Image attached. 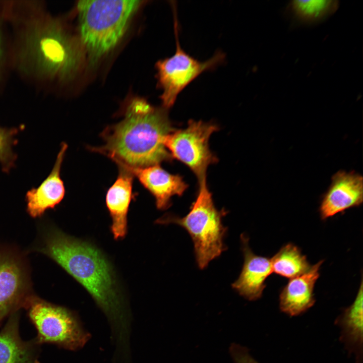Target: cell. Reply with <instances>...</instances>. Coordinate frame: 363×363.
Returning a JSON list of instances; mask_svg holds the SVG:
<instances>
[{
    "label": "cell",
    "mask_w": 363,
    "mask_h": 363,
    "mask_svg": "<svg viewBox=\"0 0 363 363\" xmlns=\"http://www.w3.org/2000/svg\"><path fill=\"white\" fill-rule=\"evenodd\" d=\"M12 11L11 19L21 23L15 50L19 70L42 83L73 79L86 58L79 37L59 19L42 11Z\"/></svg>",
    "instance_id": "1"
},
{
    "label": "cell",
    "mask_w": 363,
    "mask_h": 363,
    "mask_svg": "<svg viewBox=\"0 0 363 363\" xmlns=\"http://www.w3.org/2000/svg\"><path fill=\"white\" fill-rule=\"evenodd\" d=\"M42 252L79 282L110 324L116 349L130 347L131 315L109 264L95 247L59 231H52Z\"/></svg>",
    "instance_id": "2"
},
{
    "label": "cell",
    "mask_w": 363,
    "mask_h": 363,
    "mask_svg": "<svg viewBox=\"0 0 363 363\" xmlns=\"http://www.w3.org/2000/svg\"><path fill=\"white\" fill-rule=\"evenodd\" d=\"M168 111L135 98L126 106L122 120L101 133L105 144L90 149L103 154L118 166L141 168L170 161L172 158L164 142L175 129Z\"/></svg>",
    "instance_id": "3"
},
{
    "label": "cell",
    "mask_w": 363,
    "mask_h": 363,
    "mask_svg": "<svg viewBox=\"0 0 363 363\" xmlns=\"http://www.w3.org/2000/svg\"><path fill=\"white\" fill-rule=\"evenodd\" d=\"M142 2L135 0L78 2L79 38L90 66L96 65L116 46Z\"/></svg>",
    "instance_id": "4"
},
{
    "label": "cell",
    "mask_w": 363,
    "mask_h": 363,
    "mask_svg": "<svg viewBox=\"0 0 363 363\" xmlns=\"http://www.w3.org/2000/svg\"><path fill=\"white\" fill-rule=\"evenodd\" d=\"M199 184L197 197L185 216L168 214L157 220L156 222L175 224L187 231L194 244L197 265L203 270L227 250L224 238L227 227L223 224L222 219L227 212L216 208L206 178L199 182Z\"/></svg>",
    "instance_id": "5"
},
{
    "label": "cell",
    "mask_w": 363,
    "mask_h": 363,
    "mask_svg": "<svg viewBox=\"0 0 363 363\" xmlns=\"http://www.w3.org/2000/svg\"><path fill=\"white\" fill-rule=\"evenodd\" d=\"M29 302L28 315L38 333L35 343H52L76 351L90 339V335L72 311L38 299Z\"/></svg>",
    "instance_id": "6"
},
{
    "label": "cell",
    "mask_w": 363,
    "mask_h": 363,
    "mask_svg": "<svg viewBox=\"0 0 363 363\" xmlns=\"http://www.w3.org/2000/svg\"><path fill=\"white\" fill-rule=\"evenodd\" d=\"M176 50L173 55L158 60L156 64L158 85L162 90L160 98L162 106L169 109L178 95L191 82L203 72L221 65L225 55L218 51L210 58L200 62L188 54L180 46L178 25L174 18Z\"/></svg>",
    "instance_id": "7"
},
{
    "label": "cell",
    "mask_w": 363,
    "mask_h": 363,
    "mask_svg": "<svg viewBox=\"0 0 363 363\" xmlns=\"http://www.w3.org/2000/svg\"><path fill=\"white\" fill-rule=\"evenodd\" d=\"M218 130L215 124L190 120L185 129L168 135L164 145L172 158L188 166L199 182L206 178L208 166L218 161L209 145L211 135Z\"/></svg>",
    "instance_id": "8"
},
{
    "label": "cell",
    "mask_w": 363,
    "mask_h": 363,
    "mask_svg": "<svg viewBox=\"0 0 363 363\" xmlns=\"http://www.w3.org/2000/svg\"><path fill=\"white\" fill-rule=\"evenodd\" d=\"M363 201V177L354 171L340 170L333 175L319 207L323 220L358 207Z\"/></svg>",
    "instance_id": "9"
},
{
    "label": "cell",
    "mask_w": 363,
    "mask_h": 363,
    "mask_svg": "<svg viewBox=\"0 0 363 363\" xmlns=\"http://www.w3.org/2000/svg\"><path fill=\"white\" fill-rule=\"evenodd\" d=\"M240 240L244 262L239 275L231 287L246 299L254 301L262 297L266 280L273 273L271 259L254 253L245 234L240 235Z\"/></svg>",
    "instance_id": "10"
},
{
    "label": "cell",
    "mask_w": 363,
    "mask_h": 363,
    "mask_svg": "<svg viewBox=\"0 0 363 363\" xmlns=\"http://www.w3.org/2000/svg\"><path fill=\"white\" fill-rule=\"evenodd\" d=\"M130 171L154 197L159 210H166L171 205V198L181 196L188 185L178 174H172L159 165L145 167L132 168L118 166Z\"/></svg>",
    "instance_id": "11"
},
{
    "label": "cell",
    "mask_w": 363,
    "mask_h": 363,
    "mask_svg": "<svg viewBox=\"0 0 363 363\" xmlns=\"http://www.w3.org/2000/svg\"><path fill=\"white\" fill-rule=\"evenodd\" d=\"M323 262V260L319 261L306 273L289 279L279 296V308L282 312L290 317L297 316L314 305L315 286L320 277Z\"/></svg>",
    "instance_id": "12"
},
{
    "label": "cell",
    "mask_w": 363,
    "mask_h": 363,
    "mask_svg": "<svg viewBox=\"0 0 363 363\" xmlns=\"http://www.w3.org/2000/svg\"><path fill=\"white\" fill-rule=\"evenodd\" d=\"M67 148L66 143H62L49 175L38 187L27 192L26 195L27 210L31 217L41 216L47 209L53 208L64 198L65 188L60 173Z\"/></svg>",
    "instance_id": "13"
},
{
    "label": "cell",
    "mask_w": 363,
    "mask_h": 363,
    "mask_svg": "<svg viewBox=\"0 0 363 363\" xmlns=\"http://www.w3.org/2000/svg\"><path fill=\"white\" fill-rule=\"evenodd\" d=\"M119 173L108 190L106 204L112 219L111 231L115 239L123 238L127 232V214L133 197L134 176L128 170L118 167Z\"/></svg>",
    "instance_id": "14"
},
{
    "label": "cell",
    "mask_w": 363,
    "mask_h": 363,
    "mask_svg": "<svg viewBox=\"0 0 363 363\" xmlns=\"http://www.w3.org/2000/svg\"><path fill=\"white\" fill-rule=\"evenodd\" d=\"M25 282L19 262L0 254V320L24 302Z\"/></svg>",
    "instance_id": "15"
},
{
    "label": "cell",
    "mask_w": 363,
    "mask_h": 363,
    "mask_svg": "<svg viewBox=\"0 0 363 363\" xmlns=\"http://www.w3.org/2000/svg\"><path fill=\"white\" fill-rule=\"evenodd\" d=\"M362 280L352 304L345 308L334 323L341 329L339 340L356 363L362 362Z\"/></svg>",
    "instance_id": "16"
},
{
    "label": "cell",
    "mask_w": 363,
    "mask_h": 363,
    "mask_svg": "<svg viewBox=\"0 0 363 363\" xmlns=\"http://www.w3.org/2000/svg\"><path fill=\"white\" fill-rule=\"evenodd\" d=\"M0 363H40L33 344L21 338L16 315L0 331Z\"/></svg>",
    "instance_id": "17"
},
{
    "label": "cell",
    "mask_w": 363,
    "mask_h": 363,
    "mask_svg": "<svg viewBox=\"0 0 363 363\" xmlns=\"http://www.w3.org/2000/svg\"><path fill=\"white\" fill-rule=\"evenodd\" d=\"M270 259L272 272L289 279L306 273L312 266L299 248L290 243L283 245Z\"/></svg>",
    "instance_id": "18"
},
{
    "label": "cell",
    "mask_w": 363,
    "mask_h": 363,
    "mask_svg": "<svg viewBox=\"0 0 363 363\" xmlns=\"http://www.w3.org/2000/svg\"><path fill=\"white\" fill-rule=\"evenodd\" d=\"M289 8L300 20L312 23L333 14L338 9L339 2L335 0L292 1Z\"/></svg>",
    "instance_id": "19"
},
{
    "label": "cell",
    "mask_w": 363,
    "mask_h": 363,
    "mask_svg": "<svg viewBox=\"0 0 363 363\" xmlns=\"http://www.w3.org/2000/svg\"><path fill=\"white\" fill-rule=\"evenodd\" d=\"M17 128H5L0 126V163L3 170L8 172L14 165L16 155L13 150L16 144Z\"/></svg>",
    "instance_id": "20"
},
{
    "label": "cell",
    "mask_w": 363,
    "mask_h": 363,
    "mask_svg": "<svg viewBox=\"0 0 363 363\" xmlns=\"http://www.w3.org/2000/svg\"><path fill=\"white\" fill-rule=\"evenodd\" d=\"M229 353L235 363H259L251 355L247 347L239 344L231 343Z\"/></svg>",
    "instance_id": "21"
},
{
    "label": "cell",
    "mask_w": 363,
    "mask_h": 363,
    "mask_svg": "<svg viewBox=\"0 0 363 363\" xmlns=\"http://www.w3.org/2000/svg\"><path fill=\"white\" fill-rule=\"evenodd\" d=\"M5 56V49L4 44V37L0 25V73L4 63Z\"/></svg>",
    "instance_id": "22"
},
{
    "label": "cell",
    "mask_w": 363,
    "mask_h": 363,
    "mask_svg": "<svg viewBox=\"0 0 363 363\" xmlns=\"http://www.w3.org/2000/svg\"><path fill=\"white\" fill-rule=\"evenodd\" d=\"M1 321L0 320V322H1Z\"/></svg>",
    "instance_id": "23"
}]
</instances>
